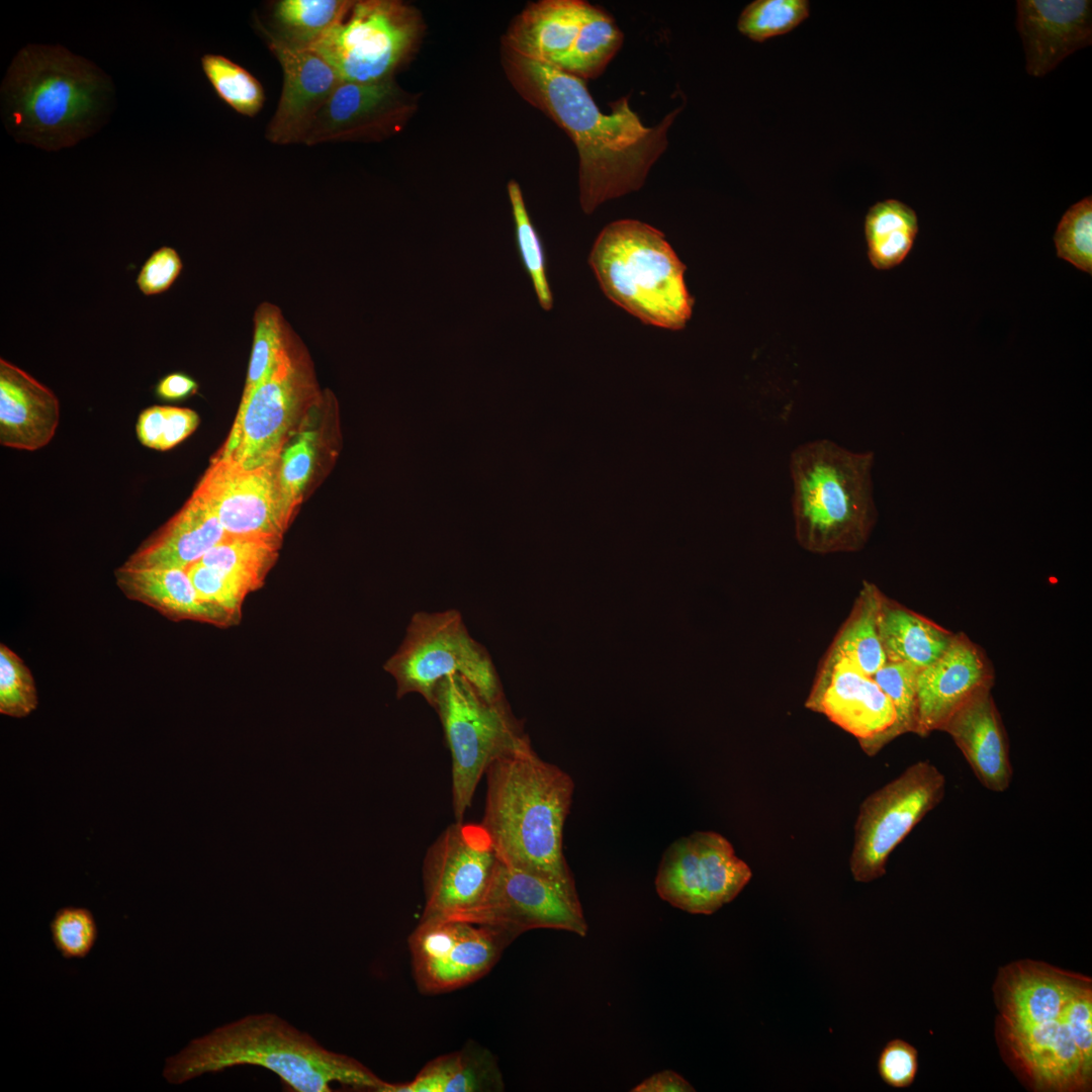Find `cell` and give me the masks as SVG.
I'll return each mask as SVG.
<instances>
[{"mask_svg": "<svg viewBox=\"0 0 1092 1092\" xmlns=\"http://www.w3.org/2000/svg\"><path fill=\"white\" fill-rule=\"evenodd\" d=\"M500 65L511 86L571 139L578 154L579 202L592 214L604 202L639 190L668 146V130L681 107L646 126L629 104L630 95L597 105L585 81L553 66L524 58L500 44Z\"/></svg>", "mask_w": 1092, "mask_h": 1092, "instance_id": "6da1fadb", "label": "cell"}, {"mask_svg": "<svg viewBox=\"0 0 1092 1092\" xmlns=\"http://www.w3.org/2000/svg\"><path fill=\"white\" fill-rule=\"evenodd\" d=\"M993 996L1001 1056L1027 1089L1091 1090V978L1020 960L999 969Z\"/></svg>", "mask_w": 1092, "mask_h": 1092, "instance_id": "7a4b0ae2", "label": "cell"}, {"mask_svg": "<svg viewBox=\"0 0 1092 1092\" xmlns=\"http://www.w3.org/2000/svg\"><path fill=\"white\" fill-rule=\"evenodd\" d=\"M480 825L498 859L576 891L563 853V830L574 783L530 744L496 758L485 772Z\"/></svg>", "mask_w": 1092, "mask_h": 1092, "instance_id": "3957f363", "label": "cell"}, {"mask_svg": "<svg viewBox=\"0 0 1092 1092\" xmlns=\"http://www.w3.org/2000/svg\"><path fill=\"white\" fill-rule=\"evenodd\" d=\"M245 1065L275 1073L295 1092H330L335 1083L383 1092L388 1083L356 1059L326 1049L273 1013L247 1015L194 1038L166 1060L163 1076L171 1084H182Z\"/></svg>", "mask_w": 1092, "mask_h": 1092, "instance_id": "277c9868", "label": "cell"}, {"mask_svg": "<svg viewBox=\"0 0 1092 1092\" xmlns=\"http://www.w3.org/2000/svg\"><path fill=\"white\" fill-rule=\"evenodd\" d=\"M113 93L110 78L92 62L60 46L27 44L3 79L1 114L19 143L58 151L104 124Z\"/></svg>", "mask_w": 1092, "mask_h": 1092, "instance_id": "5b68a950", "label": "cell"}, {"mask_svg": "<svg viewBox=\"0 0 1092 1092\" xmlns=\"http://www.w3.org/2000/svg\"><path fill=\"white\" fill-rule=\"evenodd\" d=\"M874 453L852 452L829 440L798 446L790 459L799 543L815 553L856 551L877 522Z\"/></svg>", "mask_w": 1092, "mask_h": 1092, "instance_id": "8992f818", "label": "cell"}, {"mask_svg": "<svg viewBox=\"0 0 1092 1092\" xmlns=\"http://www.w3.org/2000/svg\"><path fill=\"white\" fill-rule=\"evenodd\" d=\"M588 262L605 295L642 323L681 330L691 318L686 266L655 228L636 219L607 224Z\"/></svg>", "mask_w": 1092, "mask_h": 1092, "instance_id": "52a82bcc", "label": "cell"}, {"mask_svg": "<svg viewBox=\"0 0 1092 1092\" xmlns=\"http://www.w3.org/2000/svg\"><path fill=\"white\" fill-rule=\"evenodd\" d=\"M431 707L440 718L451 755L455 821H462L489 765L530 740L506 699L488 700L462 675L441 680Z\"/></svg>", "mask_w": 1092, "mask_h": 1092, "instance_id": "ba28073f", "label": "cell"}, {"mask_svg": "<svg viewBox=\"0 0 1092 1092\" xmlns=\"http://www.w3.org/2000/svg\"><path fill=\"white\" fill-rule=\"evenodd\" d=\"M612 15L584 0H540L517 14L500 44L582 80L606 70L623 44Z\"/></svg>", "mask_w": 1092, "mask_h": 1092, "instance_id": "9c48e42d", "label": "cell"}, {"mask_svg": "<svg viewBox=\"0 0 1092 1092\" xmlns=\"http://www.w3.org/2000/svg\"><path fill=\"white\" fill-rule=\"evenodd\" d=\"M384 669L396 682V696L421 695L432 706L438 684L448 675L469 680L488 700L505 699L486 649L474 640L457 610L418 612Z\"/></svg>", "mask_w": 1092, "mask_h": 1092, "instance_id": "30bf717a", "label": "cell"}, {"mask_svg": "<svg viewBox=\"0 0 1092 1092\" xmlns=\"http://www.w3.org/2000/svg\"><path fill=\"white\" fill-rule=\"evenodd\" d=\"M424 32L422 14L411 4L358 0L313 50L342 81L376 82L395 77L417 53Z\"/></svg>", "mask_w": 1092, "mask_h": 1092, "instance_id": "8fae6325", "label": "cell"}, {"mask_svg": "<svg viewBox=\"0 0 1092 1092\" xmlns=\"http://www.w3.org/2000/svg\"><path fill=\"white\" fill-rule=\"evenodd\" d=\"M945 788L938 767L919 760L861 802L849 857L854 881L870 883L885 876L890 854L940 804Z\"/></svg>", "mask_w": 1092, "mask_h": 1092, "instance_id": "7c38bea8", "label": "cell"}, {"mask_svg": "<svg viewBox=\"0 0 1092 1092\" xmlns=\"http://www.w3.org/2000/svg\"><path fill=\"white\" fill-rule=\"evenodd\" d=\"M314 395V384L295 333L272 373L240 405L220 455L246 468L280 460L282 447L302 404Z\"/></svg>", "mask_w": 1092, "mask_h": 1092, "instance_id": "4fadbf2b", "label": "cell"}, {"mask_svg": "<svg viewBox=\"0 0 1092 1092\" xmlns=\"http://www.w3.org/2000/svg\"><path fill=\"white\" fill-rule=\"evenodd\" d=\"M751 877L729 840L714 831H697L665 849L655 888L673 907L708 915L736 898Z\"/></svg>", "mask_w": 1092, "mask_h": 1092, "instance_id": "5bb4252c", "label": "cell"}, {"mask_svg": "<svg viewBox=\"0 0 1092 1092\" xmlns=\"http://www.w3.org/2000/svg\"><path fill=\"white\" fill-rule=\"evenodd\" d=\"M446 918L498 928L514 939L536 928L565 930L580 936L587 932L576 891L500 860L480 901Z\"/></svg>", "mask_w": 1092, "mask_h": 1092, "instance_id": "9a60e30c", "label": "cell"}, {"mask_svg": "<svg viewBox=\"0 0 1092 1092\" xmlns=\"http://www.w3.org/2000/svg\"><path fill=\"white\" fill-rule=\"evenodd\" d=\"M515 939L502 929L448 918L421 919L408 937L414 978L428 994L485 976Z\"/></svg>", "mask_w": 1092, "mask_h": 1092, "instance_id": "2e32d148", "label": "cell"}, {"mask_svg": "<svg viewBox=\"0 0 1092 1092\" xmlns=\"http://www.w3.org/2000/svg\"><path fill=\"white\" fill-rule=\"evenodd\" d=\"M279 462L246 468L218 453L193 493L208 505L228 536L281 541L292 515L283 499Z\"/></svg>", "mask_w": 1092, "mask_h": 1092, "instance_id": "e0dca14e", "label": "cell"}, {"mask_svg": "<svg viewBox=\"0 0 1092 1092\" xmlns=\"http://www.w3.org/2000/svg\"><path fill=\"white\" fill-rule=\"evenodd\" d=\"M499 859L480 823L455 821L427 850L421 919L446 918L476 905Z\"/></svg>", "mask_w": 1092, "mask_h": 1092, "instance_id": "ac0fdd59", "label": "cell"}, {"mask_svg": "<svg viewBox=\"0 0 1092 1092\" xmlns=\"http://www.w3.org/2000/svg\"><path fill=\"white\" fill-rule=\"evenodd\" d=\"M420 94L395 78L342 81L312 121L303 145L378 143L403 130L419 109Z\"/></svg>", "mask_w": 1092, "mask_h": 1092, "instance_id": "d6986e66", "label": "cell"}, {"mask_svg": "<svg viewBox=\"0 0 1092 1092\" xmlns=\"http://www.w3.org/2000/svg\"><path fill=\"white\" fill-rule=\"evenodd\" d=\"M806 707L854 736L869 756L891 742L896 714L890 700L872 676L832 651Z\"/></svg>", "mask_w": 1092, "mask_h": 1092, "instance_id": "ffe728a7", "label": "cell"}, {"mask_svg": "<svg viewBox=\"0 0 1092 1092\" xmlns=\"http://www.w3.org/2000/svg\"><path fill=\"white\" fill-rule=\"evenodd\" d=\"M994 679V668L984 649L965 633H956L946 650L918 672L915 734L926 737L941 731L971 698L992 690Z\"/></svg>", "mask_w": 1092, "mask_h": 1092, "instance_id": "44dd1931", "label": "cell"}, {"mask_svg": "<svg viewBox=\"0 0 1092 1092\" xmlns=\"http://www.w3.org/2000/svg\"><path fill=\"white\" fill-rule=\"evenodd\" d=\"M264 35L283 73L280 98L265 136L281 146L302 144L312 121L342 79L314 50L292 49Z\"/></svg>", "mask_w": 1092, "mask_h": 1092, "instance_id": "7402d4cb", "label": "cell"}, {"mask_svg": "<svg viewBox=\"0 0 1092 1092\" xmlns=\"http://www.w3.org/2000/svg\"><path fill=\"white\" fill-rule=\"evenodd\" d=\"M1016 29L1026 72L1043 77L1064 59L1092 42V1L1017 0Z\"/></svg>", "mask_w": 1092, "mask_h": 1092, "instance_id": "603a6c76", "label": "cell"}, {"mask_svg": "<svg viewBox=\"0 0 1092 1092\" xmlns=\"http://www.w3.org/2000/svg\"><path fill=\"white\" fill-rule=\"evenodd\" d=\"M941 731L951 737L983 787L995 793L1009 789L1013 778L1009 740L992 690L971 698Z\"/></svg>", "mask_w": 1092, "mask_h": 1092, "instance_id": "cb8c5ba5", "label": "cell"}, {"mask_svg": "<svg viewBox=\"0 0 1092 1092\" xmlns=\"http://www.w3.org/2000/svg\"><path fill=\"white\" fill-rule=\"evenodd\" d=\"M60 422L55 393L31 375L0 359V444L35 451L54 438Z\"/></svg>", "mask_w": 1092, "mask_h": 1092, "instance_id": "d4e9b609", "label": "cell"}, {"mask_svg": "<svg viewBox=\"0 0 1092 1092\" xmlns=\"http://www.w3.org/2000/svg\"><path fill=\"white\" fill-rule=\"evenodd\" d=\"M226 536L208 505L193 493L184 507L149 536L122 566L187 569Z\"/></svg>", "mask_w": 1092, "mask_h": 1092, "instance_id": "484cf974", "label": "cell"}, {"mask_svg": "<svg viewBox=\"0 0 1092 1092\" xmlns=\"http://www.w3.org/2000/svg\"><path fill=\"white\" fill-rule=\"evenodd\" d=\"M114 576L127 599L147 605L172 621L191 620L217 627L238 623L229 613L200 598L186 569L121 565L115 569Z\"/></svg>", "mask_w": 1092, "mask_h": 1092, "instance_id": "4316f807", "label": "cell"}, {"mask_svg": "<svg viewBox=\"0 0 1092 1092\" xmlns=\"http://www.w3.org/2000/svg\"><path fill=\"white\" fill-rule=\"evenodd\" d=\"M879 631L887 661L922 669L948 647L956 633L882 595Z\"/></svg>", "mask_w": 1092, "mask_h": 1092, "instance_id": "83f0119b", "label": "cell"}, {"mask_svg": "<svg viewBox=\"0 0 1092 1092\" xmlns=\"http://www.w3.org/2000/svg\"><path fill=\"white\" fill-rule=\"evenodd\" d=\"M502 1088L493 1057L480 1048H464L433 1059L410 1082H388L383 1092H481Z\"/></svg>", "mask_w": 1092, "mask_h": 1092, "instance_id": "f1b7e54d", "label": "cell"}, {"mask_svg": "<svg viewBox=\"0 0 1092 1092\" xmlns=\"http://www.w3.org/2000/svg\"><path fill=\"white\" fill-rule=\"evenodd\" d=\"M354 0H280L263 34L296 50H313L348 14Z\"/></svg>", "mask_w": 1092, "mask_h": 1092, "instance_id": "f546056e", "label": "cell"}, {"mask_svg": "<svg viewBox=\"0 0 1092 1092\" xmlns=\"http://www.w3.org/2000/svg\"><path fill=\"white\" fill-rule=\"evenodd\" d=\"M918 233L917 214L897 199L874 204L864 218L868 256L879 270L899 265L909 254Z\"/></svg>", "mask_w": 1092, "mask_h": 1092, "instance_id": "4dcf8cb0", "label": "cell"}, {"mask_svg": "<svg viewBox=\"0 0 1092 1092\" xmlns=\"http://www.w3.org/2000/svg\"><path fill=\"white\" fill-rule=\"evenodd\" d=\"M882 595L874 584L864 583L831 650L870 676L887 662L879 631Z\"/></svg>", "mask_w": 1092, "mask_h": 1092, "instance_id": "1f68e13d", "label": "cell"}, {"mask_svg": "<svg viewBox=\"0 0 1092 1092\" xmlns=\"http://www.w3.org/2000/svg\"><path fill=\"white\" fill-rule=\"evenodd\" d=\"M280 540L226 536L200 560L233 578L250 593L262 586L278 556Z\"/></svg>", "mask_w": 1092, "mask_h": 1092, "instance_id": "d6a6232c", "label": "cell"}, {"mask_svg": "<svg viewBox=\"0 0 1092 1092\" xmlns=\"http://www.w3.org/2000/svg\"><path fill=\"white\" fill-rule=\"evenodd\" d=\"M293 330L281 309L270 302L259 304L254 314V338L247 380L240 405L272 373L284 355Z\"/></svg>", "mask_w": 1092, "mask_h": 1092, "instance_id": "836d02e7", "label": "cell"}, {"mask_svg": "<svg viewBox=\"0 0 1092 1092\" xmlns=\"http://www.w3.org/2000/svg\"><path fill=\"white\" fill-rule=\"evenodd\" d=\"M202 70L217 96L238 113L253 117L265 103L259 80L242 66L217 54L201 58Z\"/></svg>", "mask_w": 1092, "mask_h": 1092, "instance_id": "e575fe53", "label": "cell"}, {"mask_svg": "<svg viewBox=\"0 0 1092 1092\" xmlns=\"http://www.w3.org/2000/svg\"><path fill=\"white\" fill-rule=\"evenodd\" d=\"M507 189L520 258L531 278L540 306L546 311L551 310L553 295L546 276V257L541 238L531 221L519 183L510 180Z\"/></svg>", "mask_w": 1092, "mask_h": 1092, "instance_id": "d590c367", "label": "cell"}, {"mask_svg": "<svg viewBox=\"0 0 1092 1092\" xmlns=\"http://www.w3.org/2000/svg\"><path fill=\"white\" fill-rule=\"evenodd\" d=\"M810 14L807 0H755L741 11L737 29L753 41L786 34Z\"/></svg>", "mask_w": 1092, "mask_h": 1092, "instance_id": "8d00e7d4", "label": "cell"}, {"mask_svg": "<svg viewBox=\"0 0 1092 1092\" xmlns=\"http://www.w3.org/2000/svg\"><path fill=\"white\" fill-rule=\"evenodd\" d=\"M920 669L897 661H887L872 677L888 697L896 714L890 741L915 733L917 724L916 684Z\"/></svg>", "mask_w": 1092, "mask_h": 1092, "instance_id": "74e56055", "label": "cell"}, {"mask_svg": "<svg viewBox=\"0 0 1092 1092\" xmlns=\"http://www.w3.org/2000/svg\"><path fill=\"white\" fill-rule=\"evenodd\" d=\"M1058 257L1078 269L1092 273V198L1071 205L1063 214L1054 236Z\"/></svg>", "mask_w": 1092, "mask_h": 1092, "instance_id": "f35d334b", "label": "cell"}, {"mask_svg": "<svg viewBox=\"0 0 1092 1092\" xmlns=\"http://www.w3.org/2000/svg\"><path fill=\"white\" fill-rule=\"evenodd\" d=\"M38 704L37 691L30 669L7 645L0 644V713L23 718Z\"/></svg>", "mask_w": 1092, "mask_h": 1092, "instance_id": "ab89813d", "label": "cell"}, {"mask_svg": "<svg viewBox=\"0 0 1092 1092\" xmlns=\"http://www.w3.org/2000/svg\"><path fill=\"white\" fill-rule=\"evenodd\" d=\"M52 940L64 959H83L97 939V924L86 908L59 909L50 923Z\"/></svg>", "mask_w": 1092, "mask_h": 1092, "instance_id": "60d3db41", "label": "cell"}, {"mask_svg": "<svg viewBox=\"0 0 1092 1092\" xmlns=\"http://www.w3.org/2000/svg\"><path fill=\"white\" fill-rule=\"evenodd\" d=\"M313 435L302 433L281 455L278 476L285 506L289 513L298 505L313 464Z\"/></svg>", "mask_w": 1092, "mask_h": 1092, "instance_id": "b9f144b4", "label": "cell"}, {"mask_svg": "<svg viewBox=\"0 0 1092 1092\" xmlns=\"http://www.w3.org/2000/svg\"><path fill=\"white\" fill-rule=\"evenodd\" d=\"M186 571L203 601L223 610L239 622L243 602L250 594L245 586L199 561Z\"/></svg>", "mask_w": 1092, "mask_h": 1092, "instance_id": "7bdbcfd3", "label": "cell"}, {"mask_svg": "<svg viewBox=\"0 0 1092 1092\" xmlns=\"http://www.w3.org/2000/svg\"><path fill=\"white\" fill-rule=\"evenodd\" d=\"M878 1071L882 1080L894 1088H907L918 1071L917 1050L907 1041L890 1040L880 1054Z\"/></svg>", "mask_w": 1092, "mask_h": 1092, "instance_id": "ee69618b", "label": "cell"}, {"mask_svg": "<svg viewBox=\"0 0 1092 1092\" xmlns=\"http://www.w3.org/2000/svg\"><path fill=\"white\" fill-rule=\"evenodd\" d=\"M182 267L177 251L171 247H162L144 263L136 277V284L145 295L163 293L175 282Z\"/></svg>", "mask_w": 1092, "mask_h": 1092, "instance_id": "f6af8a7d", "label": "cell"}, {"mask_svg": "<svg viewBox=\"0 0 1092 1092\" xmlns=\"http://www.w3.org/2000/svg\"><path fill=\"white\" fill-rule=\"evenodd\" d=\"M199 423L198 415L189 408L166 406V418L159 450L173 448L188 437Z\"/></svg>", "mask_w": 1092, "mask_h": 1092, "instance_id": "bcb514c9", "label": "cell"}, {"mask_svg": "<svg viewBox=\"0 0 1092 1092\" xmlns=\"http://www.w3.org/2000/svg\"><path fill=\"white\" fill-rule=\"evenodd\" d=\"M165 418L166 406L154 405L141 413L136 423V434L144 446L159 450Z\"/></svg>", "mask_w": 1092, "mask_h": 1092, "instance_id": "7dc6e473", "label": "cell"}, {"mask_svg": "<svg viewBox=\"0 0 1092 1092\" xmlns=\"http://www.w3.org/2000/svg\"><path fill=\"white\" fill-rule=\"evenodd\" d=\"M197 382L190 376L175 372L163 377L156 386V394L165 400H179L196 392Z\"/></svg>", "mask_w": 1092, "mask_h": 1092, "instance_id": "c3c4849f", "label": "cell"}, {"mask_svg": "<svg viewBox=\"0 0 1092 1092\" xmlns=\"http://www.w3.org/2000/svg\"><path fill=\"white\" fill-rule=\"evenodd\" d=\"M633 1092H692L694 1087L673 1071L653 1074L632 1089Z\"/></svg>", "mask_w": 1092, "mask_h": 1092, "instance_id": "681fc988", "label": "cell"}]
</instances>
